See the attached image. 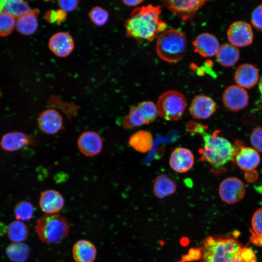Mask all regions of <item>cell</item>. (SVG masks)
<instances>
[{
  "label": "cell",
  "mask_w": 262,
  "mask_h": 262,
  "mask_svg": "<svg viewBox=\"0 0 262 262\" xmlns=\"http://www.w3.org/2000/svg\"><path fill=\"white\" fill-rule=\"evenodd\" d=\"M210 236L202 241L201 249L204 262H257L251 248L245 247L236 234Z\"/></svg>",
  "instance_id": "cell-1"
},
{
  "label": "cell",
  "mask_w": 262,
  "mask_h": 262,
  "mask_svg": "<svg viewBox=\"0 0 262 262\" xmlns=\"http://www.w3.org/2000/svg\"><path fill=\"white\" fill-rule=\"evenodd\" d=\"M160 5H148L135 8L125 24L127 36L148 41L165 31L167 24L160 17Z\"/></svg>",
  "instance_id": "cell-2"
},
{
  "label": "cell",
  "mask_w": 262,
  "mask_h": 262,
  "mask_svg": "<svg viewBox=\"0 0 262 262\" xmlns=\"http://www.w3.org/2000/svg\"><path fill=\"white\" fill-rule=\"evenodd\" d=\"M218 133L215 131L212 134H202L204 146L200 159L215 168L224 165L233 159L235 155L234 147Z\"/></svg>",
  "instance_id": "cell-3"
},
{
  "label": "cell",
  "mask_w": 262,
  "mask_h": 262,
  "mask_svg": "<svg viewBox=\"0 0 262 262\" xmlns=\"http://www.w3.org/2000/svg\"><path fill=\"white\" fill-rule=\"evenodd\" d=\"M35 229L42 242L55 244L60 242L68 236L70 225L66 218L59 213H46L38 219Z\"/></svg>",
  "instance_id": "cell-4"
},
{
  "label": "cell",
  "mask_w": 262,
  "mask_h": 262,
  "mask_svg": "<svg viewBox=\"0 0 262 262\" xmlns=\"http://www.w3.org/2000/svg\"><path fill=\"white\" fill-rule=\"evenodd\" d=\"M187 46L185 35L176 29L163 32L159 36L156 45L158 55L164 61L176 63L183 58Z\"/></svg>",
  "instance_id": "cell-5"
},
{
  "label": "cell",
  "mask_w": 262,
  "mask_h": 262,
  "mask_svg": "<svg viewBox=\"0 0 262 262\" xmlns=\"http://www.w3.org/2000/svg\"><path fill=\"white\" fill-rule=\"evenodd\" d=\"M159 115L167 121L180 119L184 112L187 102L184 96L176 90H168L162 94L157 100Z\"/></svg>",
  "instance_id": "cell-6"
},
{
  "label": "cell",
  "mask_w": 262,
  "mask_h": 262,
  "mask_svg": "<svg viewBox=\"0 0 262 262\" xmlns=\"http://www.w3.org/2000/svg\"><path fill=\"white\" fill-rule=\"evenodd\" d=\"M218 191L221 200L229 204L239 202L246 193L244 184L236 177H229L224 180L219 185Z\"/></svg>",
  "instance_id": "cell-7"
},
{
  "label": "cell",
  "mask_w": 262,
  "mask_h": 262,
  "mask_svg": "<svg viewBox=\"0 0 262 262\" xmlns=\"http://www.w3.org/2000/svg\"><path fill=\"white\" fill-rule=\"evenodd\" d=\"M207 0H162L163 4L181 21L191 20Z\"/></svg>",
  "instance_id": "cell-8"
},
{
  "label": "cell",
  "mask_w": 262,
  "mask_h": 262,
  "mask_svg": "<svg viewBox=\"0 0 262 262\" xmlns=\"http://www.w3.org/2000/svg\"><path fill=\"white\" fill-rule=\"evenodd\" d=\"M227 34L229 42L235 47L249 46L253 39V33L250 25L242 21L232 23L228 28Z\"/></svg>",
  "instance_id": "cell-9"
},
{
  "label": "cell",
  "mask_w": 262,
  "mask_h": 262,
  "mask_svg": "<svg viewBox=\"0 0 262 262\" xmlns=\"http://www.w3.org/2000/svg\"><path fill=\"white\" fill-rule=\"evenodd\" d=\"M77 146L80 152L88 157H94L102 150L103 143L100 135L96 131L82 132L77 139Z\"/></svg>",
  "instance_id": "cell-10"
},
{
  "label": "cell",
  "mask_w": 262,
  "mask_h": 262,
  "mask_svg": "<svg viewBox=\"0 0 262 262\" xmlns=\"http://www.w3.org/2000/svg\"><path fill=\"white\" fill-rule=\"evenodd\" d=\"M249 97L246 91L236 85L228 87L224 91L222 100L224 105L232 111H238L246 107L248 103Z\"/></svg>",
  "instance_id": "cell-11"
},
{
  "label": "cell",
  "mask_w": 262,
  "mask_h": 262,
  "mask_svg": "<svg viewBox=\"0 0 262 262\" xmlns=\"http://www.w3.org/2000/svg\"><path fill=\"white\" fill-rule=\"evenodd\" d=\"M37 125L40 131L44 133L53 135L64 128L63 118L58 111L48 108L39 114Z\"/></svg>",
  "instance_id": "cell-12"
},
{
  "label": "cell",
  "mask_w": 262,
  "mask_h": 262,
  "mask_svg": "<svg viewBox=\"0 0 262 262\" xmlns=\"http://www.w3.org/2000/svg\"><path fill=\"white\" fill-rule=\"evenodd\" d=\"M235 162L238 166L245 171L254 170L259 164L260 156L257 151L252 148L245 147L242 142L238 141L235 143Z\"/></svg>",
  "instance_id": "cell-13"
},
{
  "label": "cell",
  "mask_w": 262,
  "mask_h": 262,
  "mask_svg": "<svg viewBox=\"0 0 262 262\" xmlns=\"http://www.w3.org/2000/svg\"><path fill=\"white\" fill-rule=\"evenodd\" d=\"M216 110V105L213 99L205 95H197L192 100L189 111L194 119H207Z\"/></svg>",
  "instance_id": "cell-14"
},
{
  "label": "cell",
  "mask_w": 262,
  "mask_h": 262,
  "mask_svg": "<svg viewBox=\"0 0 262 262\" xmlns=\"http://www.w3.org/2000/svg\"><path fill=\"white\" fill-rule=\"evenodd\" d=\"M49 48L51 52L59 57H66L73 50L74 42L68 33L60 32L53 34L49 41Z\"/></svg>",
  "instance_id": "cell-15"
},
{
  "label": "cell",
  "mask_w": 262,
  "mask_h": 262,
  "mask_svg": "<svg viewBox=\"0 0 262 262\" xmlns=\"http://www.w3.org/2000/svg\"><path fill=\"white\" fill-rule=\"evenodd\" d=\"M194 156L188 148L182 147L176 148L171 153L169 158L170 167L178 173L188 172L193 166Z\"/></svg>",
  "instance_id": "cell-16"
},
{
  "label": "cell",
  "mask_w": 262,
  "mask_h": 262,
  "mask_svg": "<svg viewBox=\"0 0 262 262\" xmlns=\"http://www.w3.org/2000/svg\"><path fill=\"white\" fill-rule=\"evenodd\" d=\"M195 51L204 57L216 55L219 48L217 38L213 34L203 33L197 35L193 42Z\"/></svg>",
  "instance_id": "cell-17"
},
{
  "label": "cell",
  "mask_w": 262,
  "mask_h": 262,
  "mask_svg": "<svg viewBox=\"0 0 262 262\" xmlns=\"http://www.w3.org/2000/svg\"><path fill=\"white\" fill-rule=\"evenodd\" d=\"M34 143L35 140L32 136L22 132L14 131L4 135L1 139L0 145L3 150L13 152L33 145Z\"/></svg>",
  "instance_id": "cell-18"
},
{
  "label": "cell",
  "mask_w": 262,
  "mask_h": 262,
  "mask_svg": "<svg viewBox=\"0 0 262 262\" xmlns=\"http://www.w3.org/2000/svg\"><path fill=\"white\" fill-rule=\"evenodd\" d=\"M39 204L45 213H58L63 208L65 200L59 192L49 189L41 193Z\"/></svg>",
  "instance_id": "cell-19"
},
{
  "label": "cell",
  "mask_w": 262,
  "mask_h": 262,
  "mask_svg": "<svg viewBox=\"0 0 262 262\" xmlns=\"http://www.w3.org/2000/svg\"><path fill=\"white\" fill-rule=\"evenodd\" d=\"M259 80V71L255 66L243 64L239 66L234 74V80L238 86L250 89L255 86Z\"/></svg>",
  "instance_id": "cell-20"
},
{
  "label": "cell",
  "mask_w": 262,
  "mask_h": 262,
  "mask_svg": "<svg viewBox=\"0 0 262 262\" xmlns=\"http://www.w3.org/2000/svg\"><path fill=\"white\" fill-rule=\"evenodd\" d=\"M97 252L95 245L86 240L78 241L72 248V256L76 262H93Z\"/></svg>",
  "instance_id": "cell-21"
},
{
  "label": "cell",
  "mask_w": 262,
  "mask_h": 262,
  "mask_svg": "<svg viewBox=\"0 0 262 262\" xmlns=\"http://www.w3.org/2000/svg\"><path fill=\"white\" fill-rule=\"evenodd\" d=\"M39 12L37 9H33L30 13L18 17L16 24L17 31L25 35L35 33L38 27Z\"/></svg>",
  "instance_id": "cell-22"
},
{
  "label": "cell",
  "mask_w": 262,
  "mask_h": 262,
  "mask_svg": "<svg viewBox=\"0 0 262 262\" xmlns=\"http://www.w3.org/2000/svg\"><path fill=\"white\" fill-rule=\"evenodd\" d=\"M128 144L136 151L145 153L151 150L153 139L150 132L140 130L133 133L130 137Z\"/></svg>",
  "instance_id": "cell-23"
},
{
  "label": "cell",
  "mask_w": 262,
  "mask_h": 262,
  "mask_svg": "<svg viewBox=\"0 0 262 262\" xmlns=\"http://www.w3.org/2000/svg\"><path fill=\"white\" fill-rule=\"evenodd\" d=\"M176 189L175 182L165 174H160L153 181V193L159 198H164L173 195Z\"/></svg>",
  "instance_id": "cell-24"
},
{
  "label": "cell",
  "mask_w": 262,
  "mask_h": 262,
  "mask_svg": "<svg viewBox=\"0 0 262 262\" xmlns=\"http://www.w3.org/2000/svg\"><path fill=\"white\" fill-rule=\"evenodd\" d=\"M216 60L222 66L230 67L238 61L240 51L234 46L224 43L220 46L216 54Z\"/></svg>",
  "instance_id": "cell-25"
},
{
  "label": "cell",
  "mask_w": 262,
  "mask_h": 262,
  "mask_svg": "<svg viewBox=\"0 0 262 262\" xmlns=\"http://www.w3.org/2000/svg\"><path fill=\"white\" fill-rule=\"evenodd\" d=\"M32 10L26 1L20 0H3L2 11L14 17L18 18L30 13Z\"/></svg>",
  "instance_id": "cell-26"
},
{
  "label": "cell",
  "mask_w": 262,
  "mask_h": 262,
  "mask_svg": "<svg viewBox=\"0 0 262 262\" xmlns=\"http://www.w3.org/2000/svg\"><path fill=\"white\" fill-rule=\"evenodd\" d=\"M28 234V228L21 221L16 220L11 222L8 227V237L14 243H22L27 239Z\"/></svg>",
  "instance_id": "cell-27"
},
{
  "label": "cell",
  "mask_w": 262,
  "mask_h": 262,
  "mask_svg": "<svg viewBox=\"0 0 262 262\" xmlns=\"http://www.w3.org/2000/svg\"><path fill=\"white\" fill-rule=\"evenodd\" d=\"M6 252L11 261L15 262H24L29 256L30 248L27 245L23 243H13L6 248Z\"/></svg>",
  "instance_id": "cell-28"
},
{
  "label": "cell",
  "mask_w": 262,
  "mask_h": 262,
  "mask_svg": "<svg viewBox=\"0 0 262 262\" xmlns=\"http://www.w3.org/2000/svg\"><path fill=\"white\" fill-rule=\"evenodd\" d=\"M145 124H147V123L144 116L136 106L131 107L128 115L125 116L121 121L122 126L126 129Z\"/></svg>",
  "instance_id": "cell-29"
},
{
  "label": "cell",
  "mask_w": 262,
  "mask_h": 262,
  "mask_svg": "<svg viewBox=\"0 0 262 262\" xmlns=\"http://www.w3.org/2000/svg\"><path fill=\"white\" fill-rule=\"evenodd\" d=\"M34 209L33 205L29 201H21L15 207L14 213L16 218L19 221H27L33 216Z\"/></svg>",
  "instance_id": "cell-30"
},
{
  "label": "cell",
  "mask_w": 262,
  "mask_h": 262,
  "mask_svg": "<svg viewBox=\"0 0 262 262\" xmlns=\"http://www.w3.org/2000/svg\"><path fill=\"white\" fill-rule=\"evenodd\" d=\"M137 107L144 116L147 124L154 121L159 115L157 106L151 101H142Z\"/></svg>",
  "instance_id": "cell-31"
},
{
  "label": "cell",
  "mask_w": 262,
  "mask_h": 262,
  "mask_svg": "<svg viewBox=\"0 0 262 262\" xmlns=\"http://www.w3.org/2000/svg\"><path fill=\"white\" fill-rule=\"evenodd\" d=\"M15 17L4 12H0V36L9 35L16 27Z\"/></svg>",
  "instance_id": "cell-32"
},
{
  "label": "cell",
  "mask_w": 262,
  "mask_h": 262,
  "mask_svg": "<svg viewBox=\"0 0 262 262\" xmlns=\"http://www.w3.org/2000/svg\"><path fill=\"white\" fill-rule=\"evenodd\" d=\"M88 15L92 23L98 26L105 24L109 17L108 12L100 6L93 7L90 11Z\"/></svg>",
  "instance_id": "cell-33"
},
{
  "label": "cell",
  "mask_w": 262,
  "mask_h": 262,
  "mask_svg": "<svg viewBox=\"0 0 262 262\" xmlns=\"http://www.w3.org/2000/svg\"><path fill=\"white\" fill-rule=\"evenodd\" d=\"M48 104L51 105L50 106L52 107H55L57 106L58 108L61 106L62 108L61 109L68 116V117L75 116L79 108L78 106L74 104L63 102L62 100L54 96L50 98Z\"/></svg>",
  "instance_id": "cell-34"
},
{
  "label": "cell",
  "mask_w": 262,
  "mask_h": 262,
  "mask_svg": "<svg viewBox=\"0 0 262 262\" xmlns=\"http://www.w3.org/2000/svg\"><path fill=\"white\" fill-rule=\"evenodd\" d=\"M250 139L254 148L262 152V126L258 127L252 131Z\"/></svg>",
  "instance_id": "cell-35"
},
{
  "label": "cell",
  "mask_w": 262,
  "mask_h": 262,
  "mask_svg": "<svg viewBox=\"0 0 262 262\" xmlns=\"http://www.w3.org/2000/svg\"><path fill=\"white\" fill-rule=\"evenodd\" d=\"M251 226L254 233L262 235V208L254 213L251 219Z\"/></svg>",
  "instance_id": "cell-36"
},
{
  "label": "cell",
  "mask_w": 262,
  "mask_h": 262,
  "mask_svg": "<svg viewBox=\"0 0 262 262\" xmlns=\"http://www.w3.org/2000/svg\"><path fill=\"white\" fill-rule=\"evenodd\" d=\"M251 21L256 29L262 31V4L257 6L252 11Z\"/></svg>",
  "instance_id": "cell-37"
},
{
  "label": "cell",
  "mask_w": 262,
  "mask_h": 262,
  "mask_svg": "<svg viewBox=\"0 0 262 262\" xmlns=\"http://www.w3.org/2000/svg\"><path fill=\"white\" fill-rule=\"evenodd\" d=\"M202 258V251L201 248L197 247L191 248L188 252L183 255L181 260L186 262H193L199 260Z\"/></svg>",
  "instance_id": "cell-38"
},
{
  "label": "cell",
  "mask_w": 262,
  "mask_h": 262,
  "mask_svg": "<svg viewBox=\"0 0 262 262\" xmlns=\"http://www.w3.org/2000/svg\"><path fill=\"white\" fill-rule=\"evenodd\" d=\"M79 3V1L77 0H61L58 1V4L60 8L66 13L76 10Z\"/></svg>",
  "instance_id": "cell-39"
},
{
  "label": "cell",
  "mask_w": 262,
  "mask_h": 262,
  "mask_svg": "<svg viewBox=\"0 0 262 262\" xmlns=\"http://www.w3.org/2000/svg\"><path fill=\"white\" fill-rule=\"evenodd\" d=\"M251 235L250 241L254 245L258 246H262V235L256 234L252 230L250 229Z\"/></svg>",
  "instance_id": "cell-40"
},
{
  "label": "cell",
  "mask_w": 262,
  "mask_h": 262,
  "mask_svg": "<svg viewBox=\"0 0 262 262\" xmlns=\"http://www.w3.org/2000/svg\"><path fill=\"white\" fill-rule=\"evenodd\" d=\"M45 19L49 23H55L57 22L56 10H49L47 11L44 15Z\"/></svg>",
  "instance_id": "cell-41"
},
{
  "label": "cell",
  "mask_w": 262,
  "mask_h": 262,
  "mask_svg": "<svg viewBox=\"0 0 262 262\" xmlns=\"http://www.w3.org/2000/svg\"><path fill=\"white\" fill-rule=\"evenodd\" d=\"M246 180L248 182L255 181L258 178V174L255 170L246 171L245 174Z\"/></svg>",
  "instance_id": "cell-42"
},
{
  "label": "cell",
  "mask_w": 262,
  "mask_h": 262,
  "mask_svg": "<svg viewBox=\"0 0 262 262\" xmlns=\"http://www.w3.org/2000/svg\"><path fill=\"white\" fill-rule=\"evenodd\" d=\"M57 23L64 22L67 17V13L61 9L56 10Z\"/></svg>",
  "instance_id": "cell-43"
},
{
  "label": "cell",
  "mask_w": 262,
  "mask_h": 262,
  "mask_svg": "<svg viewBox=\"0 0 262 262\" xmlns=\"http://www.w3.org/2000/svg\"><path fill=\"white\" fill-rule=\"evenodd\" d=\"M123 3L129 6H135L138 5L143 2V0H123Z\"/></svg>",
  "instance_id": "cell-44"
},
{
  "label": "cell",
  "mask_w": 262,
  "mask_h": 262,
  "mask_svg": "<svg viewBox=\"0 0 262 262\" xmlns=\"http://www.w3.org/2000/svg\"><path fill=\"white\" fill-rule=\"evenodd\" d=\"M259 89L260 93L262 94V76L261 77L259 81Z\"/></svg>",
  "instance_id": "cell-45"
},
{
  "label": "cell",
  "mask_w": 262,
  "mask_h": 262,
  "mask_svg": "<svg viewBox=\"0 0 262 262\" xmlns=\"http://www.w3.org/2000/svg\"><path fill=\"white\" fill-rule=\"evenodd\" d=\"M3 2V0H0V12L2 11Z\"/></svg>",
  "instance_id": "cell-46"
},
{
  "label": "cell",
  "mask_w": 262,
  "mask_h": 262,
  "mask_svg": "<svg viewBox=\"0 0 262 262\" xmlns=\"http://www.w3.org/2000/svg\"><path fill=\"white\" fill-rule=\"evenodd\" d=\"M176 262H184L181 260V261Z\"/></svg>",
  "instance_id": "cell-47"
},
{
  "label": "cell",
  "mask_w": 262,
  "mask_h": 262,
  "mask_svg": "<svg viewBox=\"0 0 262 262\" xmlns=\"http://www.w3.org/2000/svg\"></svg>",
  "instance_id": "cell-48"
},
{
  "label": "cell",
  "mask_w": 262,
  "mask_h": 262,
  "mask_svg": "<svg viewBox=\"0 0 262 262\" xmlns=\"http://www.w3.org/2000/svg\"></svg>",
  "instance_id": "cell-49"
}]
</instances>
